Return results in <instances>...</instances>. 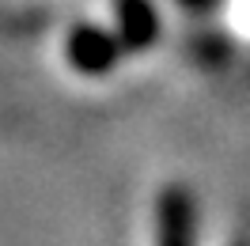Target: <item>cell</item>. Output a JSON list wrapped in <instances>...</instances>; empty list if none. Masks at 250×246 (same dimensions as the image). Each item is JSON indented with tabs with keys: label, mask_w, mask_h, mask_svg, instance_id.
<instances>
[{
	"label": "cell",
	"mask_w": 250,
	"mask_h": 246,
	"mask_svg": "<svg viewBox=\"0 0 250 246\" xmlns=\"http://www.w3.org/2000/svg\"><path fill=\"white\" fill-rule=\"evenodd\" d=\"M64 57L83 76H106L110 68L122 61V46H118V38L110 31L95 27V23H80L64 38Z\"/></svg>",
	"instance_id": "obj_1"
},
{
	"label": "cell",
	"mask_w": 250,
	"mask_h": 246,
	"mask_svg": "<svg viewBox=\"0 0 250 246\" xmlns=\"http://www.w3.org/2000/svg\"><path fill=\"white\" fill-rule=\"evenodd\" d=\"M114 38L125 53H141L159 38V12L152 0H118L114 4Z\"/></svg>",
	"instance_id": "obj_2"
},
{
	"label": "cell",
	"mask_w": 250,
	"mask_h": 246,
	"mask_svg": "<svg viewBox=\"0 0 250 246\" xmlns=\"http://www.w3.org/2000/svg\"><path fill=\"white\" fill-rule=\"evenodd\" d=\"M159 246H193V201L186 189L159 197Z\"/></svg>",
	"instance_id": "obj_3"
},
{
	"label": "cell",
	"mask_w": 250,
	"mask_h": 246,
	"mask_svg": "<svg viewBox=\"0 0 250 246\" xmlns=\"http://www.w3.org/2000/svg\"><path fill=\"white\" fill-rule=\"evenodd\" d=\"M178 4H186V8H208L212 0H178Z\"/></svg>",
	"instance_id": "obj_4"
}]
</instances>
